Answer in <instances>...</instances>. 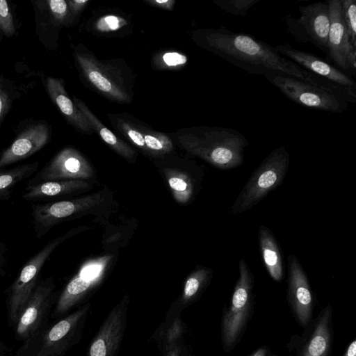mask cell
Segmentation results:
<instances>
[{
  "mask_svg": "<svg viewBox=\"0 0 356 356\" xmlns=\"http://www.w3.org/2000/svg\"><path fill=\"white\" fill-rule=\"evenodd\" d=\"M86 170L87 163L81 154L72 147H66L52 158L31 183L79 177Z\"/></svg>",
  "mask_w": 356,
  "mask_h": 356,
  "instance_id": "cell-19",
  "label": "cell"
},
{
  "mask_svg": "<svg viewBox=\"0 0 356 356\" xmlns=\"http://www.w3.org/2000/svg\"><path fill=\"white\" fill-rule=\"evenodd\" d=\"M127 24V21L118 15H107L99 18L95 24V28L99 32L115 31Z\"/></svg>",
  "mask_w": 356,
  "mask_h": 356,
  "instance_id": "cell-30",
  "label": "cell"
},
{
  "mask_svg": "<svg viewBox=\"0 0 356 356\" xmlns=\"http://www.w3.org/2000/svg\"><path fill=\"white\" fill-rule=\"evenodd\" d=\"M55 289L51 277L40 279L13 328L16 340L25 341L49 323L58 297Z\"/></svg>",
  "mask_w": 356,
  "mask_h": 356,
  "instance_id": "cell-9",
  "label": "cell"
},
{
  "mask_svg": "<svg viewBox=\"0 0 356 356\" xmlns=\"http://www.w3.org/2000/svg\"><path fill=\"white\" fill-rule=\"evenodd\" d=\"M264 77L292 102L311 109L340 113L346 111L348 98L332 88L304 81L286 74L269 71Z\"/></svg>",
  "mask_w": 356,
  "mask_h": 356,
  "instance_id": "cell-6",
  "label": "cell"
},
{
  "mask_svg": "<svg viewBox=\"0 0 356 356\" xmlns=\"http://www.w3.org/2000/svg\"><path fill=\"white\" fill-rule=\"evenodd\" d=\"M250 356H273V353L268 348L261 347L255 350Z\"/></svg>",
  "mask_w": 356,
  "mask_h": 356,
  "instance_id": "cell-39",
  "label": "cell"
},
{
  "mask_svg": "<svg viewBox=\"0 0 356 356\" xmlns=\"http://www.w3.org/2000/svg\"><path fill=\"white\" fill-rule=\"evenodd\" d=\"M147 3L167 10H172L175 3V0H147Z\"/></svg>",
  "mask_w": 356,
  "mask_h": 356,
  "instance_id": "cell-35",
  "label": "cell"
},
{
  "mask_svg": "<svg viewBox=\"0 0 356 356\" xmlns=\"http://www.w3.org/2000/svg\"><path fill=\"white\" fill-rule=\"evenodd\" d=\"M72 100L76 107L86 117L94 131L98 133L105 143L123 154L130 155L133 152L132 149L125 143L102 124L82 100L75 96H73Z\"/></svg>",
  "mask_w": 356,
  "mask_h": 356,
  "instance_id": "cell-23",
  "label": "cell"
},
{
  "mask_svg": "<svg viewBox=\"0 0 356 356\" xmlns=\"http://www.w3.org/2000/svg\"><path fill=\"white\" fill-rule=\"evenodd\" d=\"M70 13L71 23L74 18L83 10L89 3L88 0H67L66 1Z\"/></svg>",
  "mask_w": 356,
  "mask_h": 356,
  "instance_id": "cell-32",
  "label": "cell"
},
{
  "mask_svg": "<svg viewBox=\"0 0 356 356\" xmlns=\"http://www.w3.org/2000/svg\"><path fill=\"white\" fill-rule=\"evenodd\" d=\"M180 140L195 154L221 170L241 165L248 145L246 137L236 129L222 127L188 129Z\"/></svg>",
  "mask_w": 356,
  "mask_h": 356,
  "instance_id": "cell-2",
  "label": "cell"
},
{
  "mask_svg": "<svg viewBox=\"0 0 356 356\" xmlns=\"http://www.w3.org/2000/svg\"><path fill=\"white\" fill-rule=\"evenodd\" d=\"M300 16L284 17L286 30L296 41L310 42L327 54L330 29L327 1H318L298 8Z\"/></svg>",
  "mask_w": 356,
  "mask_h": 356,
  "instance_id": "cell-10",
  "label": "cell"
},
{
  "mask_svg": "<svg viewBox=\"0 0 356 356\" xmlns=\"http://www.w3.org/2000/svg\"><path fill=\"white\" fill-rule=\"evenodd\" d=\"M35 31L40 42L48 50L57 49L60 29L71 23L65 0H31Z\"/></svg>",
  "mask_w": 356,
  "mask_h": 356,
  "instance_id": "cell-12",
  "label": "cell"
},
{
  "mask_svg": "<svg viewBox=\"0 0 356 356\" xmlns=\"http://www.w3.org/2000/svg\"><path fill=\"white\" fill-rule=\"evenodd\" d=\"M90 310L89 303L48 323L41 330L22 341L15 356H64L81 340Z\"/></svg>",
  "mask_w": 356,
  "mask_h": 356,
  "instance_id": "cell-3",
  "label": "cell"
},
{
  "mask_svg": "<svg viewBox=\"0 0 356 356\" xmlns=\"http://www.w3.org/2000/svg\"><path fill=\"white\" fill-rule=\"evenodd\" d=\"M346 32L353 46L356 48V0H339Z\"/></svg>",
  "mask_w": 356,
  "mask_h": 356,
  "instance_id": "cell-28",
  "label": "cell"
},
{
  "mask_svg": "<svg viewBox=\"0 0 356 356\" xmlns=\"http://www.w3.org/2000/svg\"><path fill=\"white\" fill-rule=\"evenodd\" d=\"M260 0H213V3L225 12L236 17H246L248 10Z\"/></svg>",
  "mask_w": 356,
  "mask_h": 356,
  "instance_id": "cell-29",
  "label": "cell"
},
{
  "mask_svg": "<svg viewBox=\"0 0 356 356\" xmlns=\"http://www.w3.org/2000/svg\"><path fill=\"white\" fill-rule=\"evenodd\" d=\"M258 238L265 267L270 277L280 282L284 273L280 245L272 231L264 225L259 227Z\"/></svg>",
  "mask_w": 356,
  "mask_h": 356,
  "instance_id": "cell-20",
  "label": "cell"
},
{
  "mask_svg": "<svg viewBox=\"0 0 356 356\" xmlns=\"http://www.w3.org/2000/svg\"><path fill=\"white\" fill-rule=\"evenodd\" d=\"M170 187L177 191H185L187 188V184L180 178L172 177L169 179Z\"/></svg>",
  "mask_w": 356,
  "mask_h": 356,
  "instance_id": "cell-36",
  "label": "cell"
},
{
  "mask_svg": "<svg viewBox=\"0 0 356 356\" xmlns=\"http://www.w3.org/2000/svg\"><path fill=\"white\" fill-rule=\"evenodd\" d=\"M275 50L298 66L325 79L341 89L350 103L356 102V83L347 73L318 56L296 48L288 44H277Z\"/></svg>",
  "mask_w": 356,
  "mask_h": 356,
  "instance_id": "cell-11",
  "label": "cell"
},
{
  "mask_svg": "<svg viewBox=\"0 0 356 356\" xmlns=\"http://www.w3.org/2000/svg\"><path fill=\"white\" fill-rule=\"evenodd\" d=\"M287 299L298 323L307 327L312 321L314 300L307 275L297 257L288 256Z\"/></svg>",
  "mask_w": 356,
  "mask_h": 356,
  "instance_id": "cell-16",
  "label": "cell"
},
{
  "mask_svg": "<svg viewBox=\"0 0 356 356\" xmlns=\"http://www.w3.org/2000/svg\"><path fill=\"white\" fill-rule=\"evenodd\" d=\"M188 61L186 55L177 51H167L159 56L155 63L160 68H177L184 66Z\"/></svg>",
  "mask_w": 356,
  "mask_h": 356,
  "instance_id": "cell-31",
  "label": "cell"
},
{
  "mask_svg": "<svg viewBox=\"0 0 356 356\" xmlns=\"http://www.w3.org/2000/svg\"><path fill=\"white\" fill-rule=\"evenodd\" d=\"M289 165V154L284 145L271 151L252 172L230 211L241 213L259 203L283 182Z\"/></svg>",
  "mask_w": 356,
  "mask_h": 356,
  "instance_id": "cell-4",
  "label": "cell"
},
{
  "mask_svg": "<svg viewBox=\"0 0 356 356\" xmlns=\"http://www.w3.org/2000/svg\"><path fill=\"white\" fill-rule=\"evenodd\" d=\"M343 356H356V340H353L346 348Z\"/></svg>",
  "mask_w": 356,
  "mask_h": 356,
  "instance_id": "cell-38",
  "label": "cell"
},
{
  "mask_svg": "<svg viewBox=\"0 0 356 356\" xmlns=\"http://www.w3.org/2000/svg\"><path fill=\"white\" fill-rule=\"evenodd\" d=\"M210 277L211 272L209 270H201L187 280L184 290L182 306H188L196 298L201 289L204 288L209 280Z\"/></svg>",
  "mask_w": 356,
  "mask_h": 356,
  "instance_id": "cell-26",
  "label": "cell"
},
{
  "mask_svg": "<svg viewBox=\"0 0 356 356\" xmlns=\"http://www.w3.org/2000/svg\"><path fill=\"white\" fill-rule=\"evenodd\" d=\"M195 39L202 48L251 74L264 75L269 71L280 72L341 92L337 86L281 55L273 46L250 35L222 27L199 30L195 33Z\"/></svg>",
  "mask_w": 356,
  "mask_h": 356,
  "instance_id": "cell-1",
  "label": "cell"
},
{
  "mask_svg": "<svg viewBox=\"0 0 356 356\" xmlns=\"http://www.w3.org/2000/svg\"><path fill=\"white\" fill-rule=\"evenodd\" d=\"M18 26L14 6L6 0H0V41L17 34Z\"/></svg>",
  "mask_w": 356,
  "mask_h": 356,
  "instance_id": "cell-25",
  "label": "cell"
},
{
  "mask_svg": "<svg viewBox=\"0 0 356 356\" xmlns=\"http://www.w3.org/2000/svg\"><path fill=\"white\" fill-rule=\"evenodd\" d=\"M35 81H23L0 73V129L14 102L26 95Z\"/></svg>",
  "mask_w": 356,
  "mask_h": 356,
  "instance_id": "cell-21",
  "label": "cell"
},
{
  "mask_svg": "<svg viewBox=\"0 0 356 356\" xmlns=\"http://www.w3.org/2000/svg\"><path fill=\"white\" fill-rule=\"evenodd\" d=\"M41 77L49 97L66 120L78 131L92 133L94 129L90 123L66 92L64 81L43 74Z\"/></svg>",
  "mask_w": 356,
  "mask_h": 356,
  "instance_id": "cell-18",
  "label": "cell"
},
{
  "mask_svg": "<svg viewBox=\"0 0 356 356\" xmlns=\"http://www.w3.org/2000/svg\"><path fill=\"white\" fill-rule=\"evenodd\" d=\"M78 185L76 181L63 180L31 183L26 188L22 197L28 200H44L72 192Z\"/></svg>",
  "mask_w": 356,
  "mask_h": 356,
  "instance_id": "cell-22",
  "label": "cell"
},
{
  "mask_svg": "<svg viewBox=\"0 0 356 356\" xmlns=\"http://www.w3.org/2000/svg\"><path fill=\"white\" fill-rule=\"evenodd\" d=\"M19 128L14 140L0 155V170L31 156L51 139V127L44 120H33Z\"/></svg>",
  "mask_w": 356,
  "mask_h": 356,
  "instance_id": "cell-14",
  "label": "cell"
},
{
  "mask_svg": "<svg viewBox=\"0 0 356 356\" xmlns=\"http://www.w3.org/2000/svg\"><path fill=\"white\" fill-rule=\"evenodd\" d=\"M7 255L8 250L6 245L0 241V278L3 277L6 273Z\"/></svg>",
  "mask_w": 356,
  "mask_h": 356,
  "instance_id": "cell-34",
  "label": "cell"
},
{
  "mask_svg": "<svg viewBox=\"0 0 356 356\" xmlns=\"http://www.w3.org/2000/svg\"><path fill=\"white\" fill-rule=\"evenodd\" d=\"M298 356H330L332 344V308L327 305L308 325Z\"/></svg>",
  "mask_w": 356,
  "mask_h": 356,
  "instance_id": "cell-17",
  "label": "cell"
},
{
  "mask_svg": "<svg viewBox=\"0 0 356 356\" xmlns=\"http://www.w3.org/2000/svg\"><path fill=\"white\" fill-rule=\"evenodd\" d=\"M147 149L156 152H167L172 148V141L165 134L142 127Z\"/></svg>",
  "mask_w": 356,
  "mask_h": 356,
  "instance_id": "cell-27",
  "label": "cell"
},
{
  "mask_svg": "<svg viewBox=\"0 0 356 356\" xmlns=\"http://www.w3.org/2000/svg\"><path fill=\"white\" fill-rule=\"evenodd\" d=\"M65 237L53 239L33 255L21 269L7 290L6 309L8 325L14 328L17 321L40 277V272L53 251Z\"/></svg>",
  "mask_w": 356,
  "mask_h": 356,
  "instance_id": "cell-8",
  "label": "cell"
},
{
  "mask_svg": "<svg viewBox=\"0 0 356 356\" xmlns=\"http://www.w3.org/2000/svg\"><path fill=\"white\" fill-rule=\"evenodd\" d=\"M74 57L82 76L92 88L113 101L131 102L124 79L118 70L98 60L82 44L74 47Z\"/></svg>",
  "mask_w": 356,
  "mask_h": 356,
  "instance_id": "cell-7",
  "label": "cell"
},
{
  "mask_svg": "<svg viewBox=\"0 0 356 356\" xmlns=\"http://www.w3.org/2000/svg\"><path fill=\"white\" fill-rule=\"evenodd\" d=\"M102 267L99 265H90L84 267L80 272L79 276L84 280L92 282L99 275Z\"/></svg>",
  "mask_w": 356,
  "mask_h": 356,
  "instance_id": "cell-33",
  "label": "cell"
},
{
  "mask_svg": "<svg viewBox=\"0 0 356 356\" xmlns=\"http://www.w3.org/2000/svg\"><path fill=\"white\" fill-rule=\"evenodd\" d=\"M168 347L165 356H181V348L176 344H170Z\"/></svg>",
  "mask_w": 356,
  "mask_h": 356,
  "instance_id": "cell-37",
  "label": "cell"
},
{
  "mask_svg": "<svg viewBox=\"0 0 356 356\" xmlns=\"http://www.w3.org/2000/svg\"><path fill=\"white\" fill-rule=\"evenodd\" d=\"M7 347L1 341H0V356H6Z\"/></svg>",
  "mask_w": 356,
  "mask_h": 356,
  "instance_id": "cell-40",
  "label": "cell"
},
{
  "mask_svg": "<svg viewBox=\"0 0 356 356\" xmlns=\"http://www.w3.org/2000/svg\"><path fill=\"white\" fill-rule=\"evenodd\" d=\"M38 161L0 170V201L10 197L13 189L20 181L33 175L38 168Z\"/></svg>",
  "mask_w": 356,
  "mask_h": 356,
  "instance_id": "cell-24",
  "label": "cell"
},
{
  "mask_svg": "<svg viewBox=\"0 0 356 356\" xmlns=\"http://www.w3.org/2000/svg\"><path fill=\"white\" fill-rule=\"evenodd\" d=\"M238 270L230 304L222 316L221 339L225 352L231 351L238 343L253 311L254 275L243 259L239 261Z\"/></svg>",
  "mask_w": 356,
  "mask_h": 356,
  "instance_id": "cell-5",
  "label": "cell"
},
{
  "mask_svg": "<svg viewBox=\"0 0 356 356\" xmlns=\"http://www.w3.org/2000/svg\"><path fill=\"white\" fill-rule=\"evenodd\" d=\"M128 300H122L107 315L88 347L86 356H117L127 322Z\"/></svg>",
  "mask_w": 356,
  "mask_h": 356,
  "instance_id": "cell-15",
  "label": "cell"
},
{
  "mask_svg": "<svg viewBox=\"0 0 356 356\" xmlns=\"http://www.w3.org/2000/svg\"><path fill=\"white\" fill-rule=\"evenodd\" d=\"M327 1L330 15L327 55L343 72L350 74L356 69V48L347 34L340 1Z\"/></svg>",
  "mask_w": 356,
  "mask_h": 356,
  "instance_id": "cell-13",
  "label": "cell"
}]
</instances>
